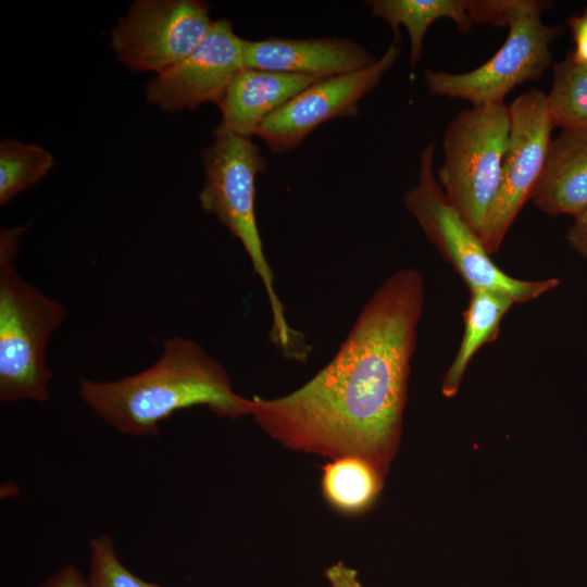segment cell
I'll use <instances>...</instances> for the list:
<instances>
[{
  "label": "cell",
  "mask_w": 587,
  "mask_h": 587,
  "mask_svg": "<svg viewBox=\"0 0 587 587\" xmlns=\"http://www.w3.org/2000/svg\"><path fill=\"white\" fill-rule=\"evenodd\" d=\"M84 403L117 432L160 436V424L180 410L205 407L220 417L250 415L251 399L238 395L222 365L199 342L183 336L164 340L149 367L114 380H79Z\"/></svg>",
  "instance_id": "7a4b0ae2"
},
{
  "label": "cell",
  "mask_w": 587,
  "mask_h": 587,
  "mask_svg": "<svg viewBox=\"0 0 587 587\" xmlns=\"http://www.w3.org/2000/svg\"><path fill=\"white\" fill-rule=\"evenodd\" d=\"M509 132V107L499 102L461 111L444 134L438 184L479 237L499 190Z\"/></svg>",
  "instance_id": "8992f818"
},
{
  "label": "cell",
  "mask_w": 587,
  "mask_h": 587,
  "mask_svg": "<svg viewBox=\"0 0 587 587\" xmlns=\"http://www.w3.org/2000/svg\"><path fill=\"white\" fill-rule=\"evenodd\" d=\"M242 68V38L229 21L217 20L187 58L147 84L146 99L166 112L217 104Z\"/></svg>",
  "instance_id": "8fae6325"
},
{
  "label": "cell",
  "mask_w": 587,
  "mask_h": 587,
  "mask_svg": "<svg viewBox=\"0 0 587 587\" xmlns=\"http://www.w3.org/2000/svg\"><path fill=\"white\" fill-rule=\"evenodd\" d=\"M376 60L365 48L344 38L242 39L243 68L327 78L362 70Z\"/></svg>",
  "instance_id": "7c38bea8"
},
{
  "label": "cell",
  "mask_w": 587,
  "mask_h": 587,
  "mask_svg": "<svg viewBox=\"0 0 587 587\" xmlns=\"http://www.w3.org/2000/svg\"><path fill=\"white\" fill-rule=\"evenodd\" d=\"M202 163L204 184L199 192L202 210L214 215L240 241L248 254L271 308L272 344L286 358L304 361L309 347L302 334L287 322L255 218V177L265 171V159L251 138L217 135L203 150Z\"/></svg>",
  "instance_id": "3957f363"
},
{
  "label": "cell",
  "mask_w": 587,
  "mask_h": 587,
  "mask_svg": "<svg viewBox=\"0 0 587 587\" xmlns=\"http://www.w3.org/2000/svg\"><path fill=\"white\" fill-rule=\"evenodd\" d=\"M547 101L554 127L587 129V65L577 62L571 51L553 65Z\"/></svg>",
  "instance_id": "ac0fdd59"
},
{
  "label": "cell",
  "mask_w": 587,
  "mask_h": 587,
  "mask_svg": "<svg viewBox=\"0 0 587 587\" xmlns=\"http://www.w3.org/2000/svg\"><path fill=\"white\" fill-rule=\"evenodd\" d=\"M321 76L242 68L216 104L221 121L213 132L251 138L262 122Z\"/></svg>",
  "instance_id": "4fadbf2b"
},
{
  "label": "cell",
  "mask_w": 587,
  "mask_h": 587,
  "mask_svg": "<svg viewBox=\"0 0 587 587\" xmlns=\"http://www.w3.org/2000/svg\"><path fill=\"white\" fill-rule=\"evenodd\" d=\"M325 577L330 587H364L352 567L337 562L325 571Z\"/></svg>",
  "instance_id": "d4e9b609"
},
{
  "label": "cell",
  "mask_w": 587,
  "mask_h": 587,
  "mask_svg": "<svg viewBox=\"0 0 587 587\" xmlns=\"http://www.w3.org/2000/svg\"><path fill=\"white\" fill-rule=\"evenodd\" d=\"M567 24L574 41L571 52L577 62L587 65V9L572 15Z\"/></svg>",
  "instance_id": "7402d4cb"
},
{
  "label": "cell",
  "mask_w": 587,
  "mask_h": 587,
  "mask_svg": "<svg viewBox=\"0 0 587 587\" xmlns=\"http://www.w3.org/2000/svg\"><path fill=\"white\" fill-rule=\"evenodd\" d=\"M515 302L508 296L484 289L470 290L467 307L463 312L464 332L441 384L442 395L453 397L473 357L478 350L495 341L504 315Z\"/></svg>",
  "instance_id": "9a60e30c"
},
{
  "label": "cell",
  "mask_w": 587,
  "mask_h": 587,
  "mask_svg": "<svg viewBox=\"0 0 587 587\" xmlns=\"http://www.w3.org/2000/svg\"><path fill=\"white\" fill-rule=\"evenodd\" d=\"M89 587H163L147 582L130 572L116 554L110 535L89 541Z\"/></svg>",
  "instance_id": "ffe728a7"
},
{
  "label": "cell",
  "mask_w": 587,
  "mask_h": 587,
  "mask_svg": "<svg viewBox=\"0 0 587 587\" xmlns=\"http://www.w3.org/2000/svg\"><path fill=\"white\" fill-rule=\"evenodd\" d=\"M397 43L394 40L384 54L367 67L310 85L268 115L255 135L272 153H283L297 148L329 120L358 116L359 101L378 85L399 57Z\"/></svg>",
  "instance_id": "30bf717a"
},
{
  "label": "cell",
  "mask_w": 587,
  "mask_h": 587,
  "mask_svg": "<svg viewBox=\"0 0 587 587\" xmlns=\"http://www.w3.org/2000/svg\"><path fill=\"white\" fill-rule=\"evenodd\" d=\"M550 5L529 10L511 21L504 43L476 68L465 73L425 71L427 90L479 105L503 102L516 86L540 78L551 63L550 45L562 30L541 20Z\"/></svg>",
  "instance_id": "52a82bcc"
},
{
  "label": "cell",
  "mask_w": 587,
  "mask_h": 587,
  "mask_svg": "<svg viewBox=\"0 0 587 587\" xmlns=\"http://www.w3.org/2000/svg\"><path fill=\"white\" fill-rule=\"evenodd\" d=\"M214 21L200 0H137L111 33L117 59L133 71L160 74L187 58Z\"/></svg>",
  "instance_id": "9c48e42d"
},
{
  "label": "cell",
  "mask_w": 587,
  "mask_h": 587,
  "mask_svg": "<svg viewBox=\"0 0 587 587\" xmlns=\"http://www.w3.org/2000/svg\"><path fill=\"white\" fill-rule=\"evenodd\" d=\"M573 250L587 258V207L574 216V222L566 234Z\"/></svg>",
  "instance_id": "cb8c5ba5"
},
{
  "label": "cell",
  "mask_w": 587,
  "mask_h": 587,
  "mask_svg": "<svg viewBox=\"0 0 587 587\" xmlns=\"http://www.w3.org/2000/svg\"><path fill=\"white\" fill-rule=\"evenodd\" d=\"M372 15L388 23L400 40L399 27H405L410 38V65L415 67L422 57L423 40L429 26L440 18L454 22L460 33L472 28L469 0H371Z\"/></svg>",
  "instance_id": "2e32d148"
},
{
  "label": "cell",
  "mask_w": 587,
  "mask_h": 587,
  "mask_svg": "<svg viewBox=\"0 0 587 587\" xmlns=\"http://www.w3.org/2000/svg\"><path fill=\"white\" fill-rule=\"evenodd\" d=\"M385 474L376 463L358 454L330 459L322 467L323 497L345 515L364 513L378 498Z\"/></svg>",
  "instance_id": "e0dca14e"
},
{
  "label": "cell",
  "mask_w": 587,
  "mask_h": 587,
  "mask_svg": "<svg viewBox=\"0 0 587 587\" xmlns=\"http://www.w3.org/2000/svg\"><path fill=\"white\" fill-rule=\"evenodd\" d=\"M25 226L0 233V401L47 402L53 376L47 363L52 334L66 317L63 304L41 292L16 270Z\"/></svg>",
  "instance_id": "277c9868"
},
{
  "label": "cell",
  "mask_w": 587,
  "mask_h": 587,
  "mask_svg": "<svg viewBox=\"0 0 587 587\" xmlns=\"http://www.w3.org/2000/svg\"><path fill=\"white\" fill-rule=\"evenodd\" d=\"M510 132L498 193L486 216L480 239L489 254L501 247L542 176L554 127L547 93L533 88L509 105Z\"/></svg>",
  "instance_id": "ba28073f"
},
{
  "label": "cell",
  "mask_w": 587,
  "mask_h": 587,
  "mask_svg": "<svg viewBox=\"0 0 587 587\" xmlns=\"http://www.w3.org/2000/svg\"><path fill=\"white\" fill-rule=\"evenodd\" d=\"M38 587H89V584L75 565L67 564Z\"/></svg>",
  "instance_id": "603a6c76"
},
{
  "label": "cell",
  "mask_w": 587,
  "mask_h": 587,
  "mask_svg": "<svg viewBox=\"0 0 587 587\" xmlns=\"http://www.w3.org/2000/svg\"><path fill=\"white\" fill-rule=\"evenodd\" d=\"M434 154L435 145L428 143L421 153L417 183L403 195V204L469 291L490 290L515 303H526L557 288L558 278L520 279L498 267L479 235L465 223L438 184Z\"/></svg>",
  "instance_id": "5b68a950"
},
{
  "label": "cell",
  "mask_w": 587,
  "mask_h": 587,
  "mask_svg": "<svg viewBox=\"0 0 587 587\" xmlns=\"http://www.w3.org/2000/svg\"><path fill=\"white\" fill-rule=\"evenodd\" d=\"M547 215H572L587 207V129H562L551 140L542 176L530 199Z\"/></svg>",
  "instance_id": "5bb4252c"
},
{
  "label": "cell",
  "mask_w": 587,
  "mask_h": 587,
  "mask_svg": "<svg viewBox=\"0 0 587 587\" xmlns=\"http://www.w3.org/2000/svg\"><path fill=\"white\" fill-rule=\"evenodd\" d=\"M53 155L36 143L7 138L0 143V205L38 183L54 166Z\"/></svg>",
  "instance_id": "d6986e66"
},
{
  "label": "cell",
  "mask_w": 587,
  "mask_h": 587,
  "mask_svg": "<svg viewBox=\"0 0 587 587\" xmlns=\"http://www.w3.org/2000/svg\"><path fill=\"white\" fill-rule=\"evenodd\" d=\"M550 2L537 0H469V16L473 23L508 26L521 14Z\"/></svg>",
  "instance_id": "44dd1931"
},
{
  "label": "cell",
  "mask_w": 587,
  "mask_h": 587,
  "mask_svg": "<svg viewBox=\"0 0 587 587\" xmlns=\"http://www.w3.org/2000/svg\"><path fill=\"white\" fill-rule=\"evenodd\" d=\"M424 301L417 268L389 275L325 366L290 394L251 398L254 422L288 449L328 460L358 454L386 473L399 445Z\"/></svg>",
  "instance_id": "6da1fadb"
}]
</instances>
